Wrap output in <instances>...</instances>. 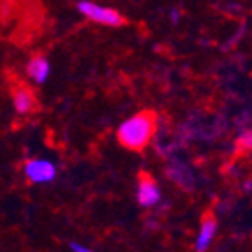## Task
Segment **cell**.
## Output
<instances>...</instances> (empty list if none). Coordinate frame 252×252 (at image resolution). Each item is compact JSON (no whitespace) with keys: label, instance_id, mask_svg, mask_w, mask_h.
<instances>
[{"label":"cell","instance_id":"1","mask_svg":"<svg viewBox=\"0 0 252 252\" xmlns=\"http://www.w3.org/2000/svg\"><path fill=\"white\" fill-rule=\"evenodd\" d=\"M157 129V113L152 109H143L139 113L127 118L122 126L118 127L117 138L118 143L124 148L132 152H141L150 139L154 138V132Z\"/></svg>","mask_w":252,"mask_h":252},{"label":"cell","instance_id":"2","mask_svg":"<svg viewBox=\"0 0 252 252\" xmlns=\"http://www.w3.org/2000/svg\"><path fill=\"white\" fill-rule=\"evenodd\" d=\"M76 9L81 16H85L87 20L94 21V23H99V25L104 27H122L126 25L127 21L124 18L122 13H118L117 9L113 7H104V5H99L95 2H90V0H80L76 4Z\"/></svg>","mask_w":252,"mask_h":252},{"label":"cell","instance_id":"3","mask_svg":"<svg viewBox=\"0 0 252 252\" xmlns=\"http://www.w3.org/2000/svg\"><path fill=\"white\" fill-rule=\"evenodd\" d=\"M136 198L138 203L143 208H152L160 201V189L157 182L147 175V173H141L138 180V190H136Z\"/></svg>","mask_w":252,"mask_h":252},{"label":"cell","instance_id":"4","mask_svg":"<svg viewBox=\"0 0 252 252\" xmlns=\"http://www.w3.org/2000/svg\"><path fill=\"white\" fill-rule=\"evenodd\" d=\"M25 175L32 184H50L57 177V168L50 160L34 159L25 164Z\"/></svg>","mask_w":252,"mask_h":252},{"label":"cell","instance_id":"5","mask_svg":"<svg viewBox=\"0 0 252 252\" xmlns=\"http://www.w3.org/2000/svg\"><path fill=\"white\" fill-rule=\"evenodd\" d=\"M215 233H217V220L215 217L212 215V212H206L203 215V220H201V229H199V235L198 240H196V252H206L208 247L212 245L215 238Z\"/></svg>","mask_w":252,"mask_h":252},{"label":"cell","instance_id":"6","mask_svg":"<svg viewBox=\"0 0 252 252\" xmlns=\"http://www.w3.org/2000/svg\"><path fill=\"white\" fill-rule=\"evenodd\" d=\"M11 95H13V106L18 113L27 115L35 108V95L27 85H16V87H13L11 89Z\"/></svg>","mask_w":252,"mask_h":252},{"label":"cell","instance_id":"7","mask_svg":"<svg viewBox=\"0 0 252 252\" xmlns=\"http://www.w3.org/2000/svg\"><path fill=\"white\" fill-rule=\"evenodd\" d=\"M50 71H51V65L44 55H35V57H32V59L29 60V63H27V74H29L30 78L34 80V83H37V85L46 83Z\"/></svg>","mask_w":252,"mask_h":252},{"label":"cell","instance_id":"8","mask_svg":"<svg viewBox=\"0 0 252 252\" xmlns=\"http://www.w3.org/2000/svg\"><path fill=\"white\" fill-rule=\"evenodd\" d=\"M240 148H252V130H247L238 138Z\"/></svg>","mask_w":252,"mask_h":252},{"label":"cell","instance_id":"9","mask_svg":"<svg viewBox=\"0 0 252 252\" xmlns=\"http://www.w3.org/2000/svg\"><path fill=\"white\" fill-rule=\"evenodd\" d=\"M69 249H71L72 252H94V251H90L89 247L81 245L80 242H71V244H69Z\"/></svg>","mask_w":252,"mask_h":252}]
</instances>
